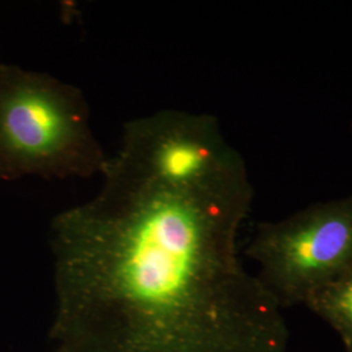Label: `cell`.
I'll list each match as a JSON object with an SVG mask.
<instances>
[{
    "mask_svg": "<svg viewBox=\"0 0 352 352\" xmlns=\"http://www.w3.org/2000/svg\"><path fill=\"white\" fill-rule=\"evenodd\" d=\"M247 254L282 307L307 304L352 269V195L260 223Z\"/></svg>",
    "mask_w": 352,
    "mask_h": 352,
    "instance_id": "3957f363",
    "label": "cell"
},
{
    "mask_svg": "<svg viewBox=\"0 0 352 352\" xmlns=\"http://www.w3.org/2000/svg\"><path fill=\"white\" fill-rule=\"evenodd\" d=\"M334 327L346 347L352 346V269L307 302Z\"/></svg>",
    "mask_w": 352,
    "mask_h": 352,
    "instance_id": "277c9868",
    "label": "cell"
},
{
    "mask_svg": "<svg viewBox=\"0 0 352 352\" xmlns=\"http://www.w3.org/2000/svg\"><path fill=\"white\" fill-rule=\"evenodd\" d=\"M109 158L82 91L59 78L0 64V179L91 177Z\"/></svg>",
    "mask_w": 352,
    "mask_h": 352,
    "instance_id": "7a4b0ae2",
    "label": "cell"
},
{
    "mask_svg": "<svg viewBox=\"0 0 352 352\" xmlns=\"http://www.w3.org/2000/svg\"><path fill=\"white\" fill-rule=\"evenodd\" d=\"M347 349V352H352V346L351 347H346Z\"/></svg>",
    "mask_w": 352,
    "mask_h": 352,
    "instance_id": "5b68a950",
    "label": "cell"
},
{
    "mask_svg": "<svg viewBox=\"0 0 352 352\" xmlns=\"http://www.w3.org/2000/svg\"><path fill=\"white\" fill-rule=\"evenodd\" d=\"M102 176L51 223L55 352H287L283 307L238 254L244 161L184 182L115 153Z\"/></svg>",
    "mask_w": 352,
    "mask_h": 352,
    "instance_id": "6da1fadb",
    "label": "cell"
}]
</instances>
